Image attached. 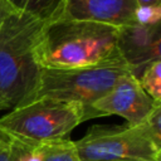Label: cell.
<instances>
[{
    "mask_svg": "<svg viewBox=\"0 0 161 161\" xmlns=\"http://www.w3.org/2000/svg\"><path fill=\"white\" fill-rule=\"evenodd\" d=\"M43 24L13 8L0 23V111L26 103L36 88L42 68L34 47Z\"/></svg>",
    "mask_w": 161,
    "mask_h": 161,
    "instance_id": "obj_2",
    "label": "cell"
},
{
    "mask_svg": "<svg viewBox=\"0 0 161 161\" xmlns=\"http://www.w3.org/2000/svg\"><path fill=\"white\" fill-rule=\"evenodd\" d=\"M135 23L141 25L161 24V5H142L135 10Z\"/></svg>",
    "mask_w": 161,
    "mask_h": 161,
    "instance_id": "obj_13",
    "label": "cell"
},
{
    "mask_svg": "<svg viewBox=\"0 0 161 161\" xmlns=\"http://www.w3.org/2000/svg\"><path fill=\"white\" fill-rule=\"evenodd\" d=\"M74 143L80 161H161V101L136 125L92 126Z\"/></svg>",
    "mask_w": 161,
    "mask_h": 161,
    "instance_id": "obj_3",
    "label": "cell"
},
{
    "mask_svg": "<svg viewBox=\"0 0 161 161\" xmlns=\"http://www.w3.org/2000/svg\"><path fill=\"white\" fill-rule=\"evenodd\" d=\"M11 150L15 161H43L42 145L11 136Z\"/></svg>",
    "mask_w": 161,
    "mask_h": 161,
    "instance_id": "obj_12",
    "label": "cell"
},
{
    "mask_svg": "<svg viewBox=\"0 0 161 161\" xmlns=\"http://www.w3.org/2000/svg\"><path fill=\"white\" fill-rule=\"evenodd\" d=\"M10 137H11L10 135H8L6 132H4V131L0 128V142H1V141H5V140H8V138H10Z\"/></svg>",
    "mask_w": 161,
    "mask_h": 161,
    "instance_id": "obj_17",
    "label": "cell"
},
{
    "mask_svg": "<svg viewBox=\"0 0 161 161\" xmlns=\"http://www.w3.org/2000/svg\"><path fill=\"white\" fill-rule=\"evenodd\" d=\"M87 119L88 109L78 102L40 98L13 108L0 118V128L13 137L42 143L65 138Z\"/></svg>",
    "mask_w": 161,
    "mask_h": 161,
    "instance_id": "obj_4",
    "label": "cell"
},
{
    "mask_svg": "<svg viewBox=\"0 0 161 161\" xmlns=\"http://www.w3.org/2000/svg\"><path fill=\"white\" fill-rule=\"evenodd\" d=\"M0 161H15L11 150V137L0 142Z\"/></svg>",
    "mask_w": 161,
    "mask_h": 161,
    "instance_id": "obj_14",
    "label": "cell"
},
{
    "mask_svg": "<svg viewBox=\"0 0 161 161\" xmlns=\"http://www.w3.org/2000/svg\"><path fill=\"white\" fill-rule=\"evenodd\" d=\"M43 161H80L74 141L60 138L42 142Z\"/></svg>",
    "mask_w": 161,
    "mask_h": 161,
    "instance_id": "obj_10",
    "label": "cell"
},
{
    "mask_svg": "<svg viewBox=\"0 0 161 161\" xmlns=\"http://www.w3.org/2000/svg\"><path fill=\"white\" fill-rule=\"evenodd\" d=\"M10 8H11V6L6 3V0H0V23H1V20L4 19L5 14L8 13V10H9Z\"/></svg>",
    "mask_w": 161,
    "mask_h": 161,
    "instance_id": "obj_15",
    "label": "cell"
},
{
    "mask_svg": "<svg viewBox=\"0 0 161 161\" xmlns=\"http://www.w3.org/2000/svg\"><path fill=\"white\" fill-rule=\"evenodd\" d=\"M155 102L157 101H153L142 89L137 75L128 72L91 106V112L93 118L117 114L123 117L127 125H136L147 116Z\"/></svg>",
    "mask_w": 161,
    "mask_h": 161,
    "instance_id": "obj_6",
    "label": "cell"
},
{
    "mask_svg": "<svg viewBox=\"0 0 161 161\" xmlns=\"http://www.w3.org/2000/svg\"><path fill=\"white\" fill-rule=\"evenodd\" d=\"M15 10L29 14L44 23L62 18L64 0H6Z\"/></svg>",
    "mask_w": 161,
    "mask_h": 161,
    "instance_id": "obj_9",
    "label": "cell"
},
{
    "mask_svg": "<svg viewBox=\"0 0 161 161\" xmlns=\"http://www.w3.org/2000/svg\"><path fill=\"white\" fill-rule=\"evenodd\" d=\"M136 8V0H64L62 18L122 26L135 23Z\"/></svg>",
    "mask_w": 161,
    "mask_h": 161,
    "instance_id": "obj_8",
    "label": "cell"
},
{
    "mask_svg": "<svg viewBox=\"0 0 161 161\" xmlns=\"http://www.w3.org/2000/svg\"><path fill=\"white\" fill-rule=\"evenodd\" d=\"M117 49L123 62L138 75L150 63L161 60V24L118 26Z\"/></svg>",
    "mask_w": 161,
    "mask_h": 161,
    "instance_id": "obj_7",
    "label": "cell"
},
{
    "mask_svg": "<svg viewBox=\"0 0 161 161\" xmlns=\"http://www.w3.org/2000/svg\"><path fill=\"white\" fill-rule=\"evenodd\" d=\"M118 26L91 20L59 18L43 24L34 47L42 69H74L121 63ZM125 63V62H123Z\"/></svg>",
    "mask_w": 161,
    "mask_h": 161,
    "instance_id": "obj_1",
    "label": "cell"
},
{
    "mask_svg": "<svg viewBox=\"0 0 161 161\" xmlns=\"http://www.w3.org/2000/svg\"><path fill=\"white\" fill-rule=\"evenodd\" d=\"M137 6L142 5H161V0H136Z\"/></svg>",
    "mask_w": 161,
    "mask_h": 161,
    "instance_id": "obj_16",
    "label": "cell"
},
{
    "mask_svg": "<svg viewBox=\"0 0 161 161\" xmlns=\"http://www.w3.org/2000/svg\"><path fill=\"white\" fill-rule=\"evenodd\" d=\"M137 78L142 89L153 101H161V60H155L146 65Z\"/></svg>",
    "mask_w": 161,
    "mask_h": 161,
    "instance_id": "obj_11",
    "label": "cell"
},
{
    "mask_svg": "<svg viewBox=\"0 0 161 161\" xmlns=\"http://www.w3.org/2000/svg\"><path fill=\"white\" fill-rule=\"evenodd\" d=\"M128 72L132 70L123 62L74 69H42L36 88L26 103L40 98L78 102L88 109L89 119L93 118L91 106Z\"/></svg>",
    "mask_w": 161,
    "mask_h": 161,
    "instance_id": "obj_5",
    "label": "cell"
}]
</instances>
